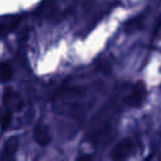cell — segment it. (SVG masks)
I'll return each instance as SVG.
<instances>
[{"mask_svg":"<svg viewBox=\"0 0 161 161\" xmlns=\"http://www.w3.org/2000/svg\"><path fill=\"white\" fill-rule=\"evenodd\" d=\"M11 112L8 107H0V127L4 130L10 125Z\"/></svg>","mask_w":161,"mask_h":161,"instance_id":"52a82bcc","label":"cell"},{"mask_svg":"<svg viewBox=\"0 0 161 161\" xmlns=\"http://www.w3.org/2000/svg\"><path fill=\"white\" fill-rule=\"evenodd\" d=\"M146 96H147V91H146V87L143 83H137L135 84V87L131 89V92L126 96L125 98V103L131 107V108H136V107H140L145 99H146Z\"/></svg>","mask_w":161,"mask_h":161,"instance_id":"7a4b0ae2","label":"cell"},{"mask_svg":"<svg viewBox=\"0 0 161 161\" xmlns=\"http://www.w3.org/2000/svg\"><path fill=\"white\" fill-rule=\"evenodd\" d=\"M77 161H92V155H89V153L80 155V156L77 158Z\"/></svg>","mask_w":161,"mask_h":161,"instance_id":"ba28073f","label":"cell"},{"mask_svg":"<svg viewBox=\"0 0 161 161\" xmlns=\"http://www.w3.org/2000/svg\"><path fill=\"white\" fill-rule=\"evenodd\" d=\"M14 69L9 63L1 62L0 63V82H8L13 77Z\"/></svg>","mask_w":161,"mask_h":161,"instance_id":"8992f818","label":"cell"},{"mask_svg":"<svg viewBox=\"0 0 161 161\" xmlns=\"http://www.w3.org/2000/svg\"><path fill=\"white\" fill-rule=\"evenodd\" d=\"M50 132L47 127V125L44 123H38L35 127H34V140L38 145L40 146H48L50 143Z\"/></svg>","mask_w":161,"mask_h":161,"instance_id":"277c9868","label":"cell"},{"mask_svg":"<svg viewBox=\"0 0 161 161\" xmlns=\"http://www.w3.org/2000/svg\"><path fill=\"white\" fill-rule=\"evenodd\" d=\"M135 143L130 138H123L111 151V161H127L133 152Z\"/></svg>","mask_w":161,"mask_h":161,"instance_id":"6da1fadb","label":"cell"},{"mask_svg":"<svg viewBox=\"0 0 161 161\" xmlns=\"http://www.w3.org/2000/svg\"><path fill=\"white\" fill-rule=\"evenodd\" d=\"M0 161H18L15 156H11V157H0Z\"/></svg>","mask_w":161,"mask_h":161,"instance_id":"9c48e42d","label":"cell"},{"mask_svg":"<svg viewBox=\"0 0 161 161\" xmlns=\"http://www.w3.org/2000/svg\"><path fill=\"white\" fill-rule=\"evenodd\" d=\"M19 148V137L18 136H11L9 137L1 148L0 152V157H10V156H15L16 151Z\"/></svg>","mask_w":161,"mask_h":161,"instance_id":"5b68a950","label":"cell"},{"mask_svg":"<svg viewBox=\"0 0 161 161\" xmlns=\"http://www.w3.org/2000/svg\"><path fill=\"white\" fill-rule=\"evenodd\" d=\"M21 16L18 14H6L0 16V39L10 34L19 24Z\"/></svg>","mask_w":161,"mask_h":161,"instance_id":"3957f363","label":"cell"}]
</instances>
